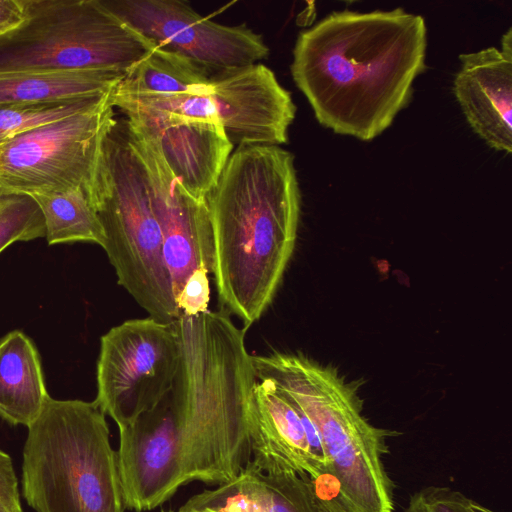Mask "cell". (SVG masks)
<instances>
[{
    "mask_svg": "<svg viewBox=\"0 0 512 512\" xmlns=\"http://www.w3.org/2000/svg\"><path fill=\"white\" fill-rule=\"evenodd\" d=\"M426 48L421 15L336 11L299 33L291 74L321 125L370 141L409 105Z\"/></svg>",
    "mask_w": 512,
    "mask_h": 512,
    "instance_id": "6da1fadb",
    "label": "cell"
},
{
    "mask_svg": "<svg viewBox=\"0 0 512 512\" xmlns=\"http://www.w3.org/2000/svg\"><path fill=\"white\" fill-rule=\"evenodd\" d=\"M206 203L219 301L249 327L272 302L295 248L301 194L294 156L276 145L236 147Z\"/></svg>",
    "mask_w": 512,
    "mask_h": 512,
    "instance_id": "7a4b0ae2",
    "label": "cell"
},
{
    "mask_svg": "<svg viewBox=\"0 0 512 512\" xmlns=\"http://www.w3.org/2000/svg\"><path fill=\"white\" fill-rule=\"evenodd\" d=\"M180 361L171 396L187 482L223 484L250 462L248 408L256 383L245 329L224 312L176 321Z\"/></svg>",
    "mask_w": 512,
    "mask_h": 512,
    "instance_id": "3957f363",
    "label": "cell"
},
{
    "mask_svg": "<svg viewBox=\"0 0 512 512\" xmlns=\"http://www.w3.org/2000/svg\"><path fill=\"white\" fill-rule=\"evenodd\" d=\"M255 376L276 385L315 428L327 464L328 512H394L383 462L392 431L362 413L356 387L336 369L302 354L251 355Z\"/></svg>",
    "mask_w": 512,
    "mask_h": 512,
    "instance_id": "277c9868",
    "label": "cell"
},
{
    "mask_svg": "<svg viewBox=\"0 0 512 512\" xmlns=\"http://www.w3.org/2000/svg\"><path fill=\"white\" fill-rule=\"evenodd\" d=\"M88 199L118 283L150 317L177 321L152 179L126 118H115L103 137Z\"/></svg>",
    "mask_w": 512,
    "mask_h": 512,
    "instance_id": "5b68a950",
    "label": "cell"
},
{
    "mask_svg": "<svg viewBox=\"0 0 512 512\" xmlns=\"http://www.w3.org/2000/svg\"><path fill=\"white\" fill-rule=\"evenodd\" d=\"M27 428L21 485L35 512H124L117 451L94 401L50 397Z\"/></svg>",
    "mask_w": 512,
    "mask_h": 512,
    "instance_id": "8992f818",
    "label": "cell"
},
{
    "mask_svg": "<svg viewBox=\"0 0 512 512\" xmlns=\"http://www.w3.org/2000/svg\"><path fill=\"white\" fill-rule=\"evenodd\" d=\"M22 22L0 34V74L128 72L156 47L102 0H20Z\"/></svg>",
    "mask_w": 512,
    "mask_h": 512,
    "instance_id": "52a82bcc",
    "label": "cell"
},
{
    "mask_svg": "<svg viewBox=\"0 0 512 512\" xmlns=\"http://www.w3.org/2000/svg\"><path fill=\"white\" fill-rule=\"evenodd\" d=\"M101 105L22 132L0 144V193L89 196L103 137L115 120ZM89 200V199H88Z\"/></svg>",
    "mask_w": 512,
    "mask_h": 512,
    "instance_id": "ba28073f",
    "label": "cell"
},
{
    "mask_svg": "<svg viewBox=\"0 0 512 512\" xmlns=\"http://www.w3.org/2000/svg\"><path fill=\"white\" fill-rule=\"evenodd\" d=\"M179 361L176 321L127 320L101 337L94 402L125 428L171 390Z\"/></svg>",
    "mask_w": 512,
    "mask_h": 512,
    "instance_id": "9c48e42d",
    "label": "cell"
},
{
    "mask_svg": "<svg viewBox=\"0 0 512 512\" xmlns=\"http://www.w3.org/2000/svg\"><path fill=\"white\" fill-rule=\"evenodd\" d=\"M123 22L155 46L212 70L257 64L269 55L262 35L245 24L207 19L181 0H102Z\"/></svg>",
    "mask_w": 512,
    "mask_h": 512,
    "instance_id": "30bf717a",
    "label": "cell"
},
{
    "mask_svg": "<svg viewBox=\"0 0 512 512\" xmlns=\"http://www.w3.org/2000/svg\"><path fill=\"white\" fill-rule=\"evenodd\" d=\"M117 464L124 506L151 510L188 483L171 392L119 429Z\"/></svg>",
    "mask_w": 512,
    "mask_h": 512,
    "instance_id": "8fae6325",
    "label": "cell"
},
{
    "mask_svg": "<svg viewBox=\"0 0 512 512\" xmlns=\"http://www.w3.org/2000/svg\"><path fill=\"white\" fill-rule=\"evenodd\" d=\"M250 464L269 473L306 475L320 502L329 496L327 464L307 417L269 380H256L248 415Z\"/></svg>",
    "mask_w": 512,
    "mask_h": 512,
    "instance_id": "7c38bea8",
    "label": "cell"
},
{
    "mask_svg": "<svg viewBox=\"0 0 512 512\" xmlns=\"http://www.w3.org/2000/svg\"><path fill=\"white\" fill-rule=\"evenodd\" d=\"M131 130L152 143L174 176L196 198L206 199L226 165L233 145L218 120L112 101Z\"/></svg>",
    "mask_w": 512,
    "mask_h": 512,
    "instance_id": "4fadbf2b",
    "label": "cell"
},
{
    "mask_svg": "<svg viewBox=\"0 0 512 512\" xmlns=\"http://www.w3.org/2000/svg\"><path fill=\"white\" fill-rule=\"evenodd\" d=\"M207 95L233 147L279 146L288 141L296 106L289 91L265 65L214 71Z\"/></svg>",
    "mask_w": 512,
    "mask_h": 512,
    "instance_id": "5bb4252c",
    "label": "cell"
},
{
    "mask_svg": "<svg viewBox=\"0 0 512 512\" xmlns=\"http://www.w3.org/2000/svg\"><path fill=\"white\" fill-rule=\"evenodd\" d=\"M132 133L152 179L163 253L176 299L195 270L204 268L213 274L214 244L209 209L206 199L196 198L186 190L152 143Z\"/></svg>",
    "mask_w": 512,
    "mask_h": 512,
    "instance_id": "9a60e30c",
    "label": "cell"
},
{
    "mask_svg": "<svg viewBox=\"0 0 512 512\" xmlns=\"http://www.w3.org/2000/svg\"><path fill=\"white\" fill-rule=\"evenodd\" d=\"M454 94L474 132L494 150L512 152V28L500 48L459 56Z\"/></svg>",
    "mask_w": 512,
    "mask_h": 512,
    "instance_id": "2e32d148",
    "label": "cell"
},
{
    "mask_svg": "<svg viewBox=\"0 0 512 512\" xmlns=\"http://www.w3.org/2000/svg\"><path fill=\"white\" fill-rule=\"evenodd\" d=\"M184 510L323 512L306 475L263 472L250 463L232 480L191 497Z\"/></svg>",
    "mask_w": 512,
    "mask_h": 512,
    "instance_id": "e0dca14e",
    "label": "cell"
},
{
    "mask_svg": "<svg viewBox=\"0 0 512 512\" xmlns=\"http://www.w3.org/2000/svg\"><path fill=\"white\" fill-rule=\"evenodd\" d=\"M50 398L33 341L19 330L0 339V417L28 427Z\"/></svg>",
    "mask_w": 512,
    "mask_h": 512,
    "instance_id": "ac0fdd59",
    "label": "cell"
},
{
    "mask_svg": "<svg viewBox=\"0 0 512 512\" xmlns=\"http://www.w3.org/2000/svg\"><path fill=\"white\" fill-rule=\"evenodd\" d=\"M208 67L177 53L155 47L114 87L123 96H150L188 93L207 95L213 72Z\"/></svg>",
    "mask_w": 512,
    "mask_h": 512,
    "instance_id": "d6986e66",
    "label": "cell"
},
{
    "mask_svg": "<svg viewBox=\"0 0 512 512\" xmlns=\"http://www.w3.org/2000/svg\"><path fill=\"white\" fill-rule=\"evenodd\" d=\"M124 75L115 71L0 74V105L49 102L107 92Z\"/></svg>",
    "mask_w": 512,
    "mask_h": 512,
    "instance_id": "ffe728a7",
    "label": "cell"
},
{
    "mask_svg": "<svg viewBox=\"0 0 512 512\" xmlns=\"http://www.w3.org/2000/svg\"><path fill=\"white\" fill-rule=\"evenodd\" d=\"M33 198L42 212L49 245L84 241L103 248L104 230L84 191Z\"/></svg>",
    "mask_w": 512,
    "mask_h": 512,
    "instance_id": "44dd1931",
    "label": "cell"
},
{
    "mask_svg": "<svg viewBox=\"0 0 512 512\" xmlns=\"http://www.w3.org/2000/svg\"><path fill=\"white\" fill-rule=\"evenodd\" d=\"M113 89L57 101L0 105V144L37 126L93 109L107 101Z\"/></svg>",
    "mask_w": 512,
    "mask_h": 512,
    "instance_id": "7402d4cb",
    "label": "cell"
},
{
    "mask_svg": "<svg viewBox=\"0 0 512 512\" xmlns=\"http://www.w3.org/2000/svg\"><path fill=\"white\" fill-rule=\"evenodd\" d=\"M46 234L42 212L33 197L0 193V253L17 241Z\"/></svg>",
    "mask_w": 512,
    "mask_h": 512,
    "instance_id": "603a6c76",
    "label": "cell"
},
{
    "mask_svg": "<svg viewBox=\"0 0 512 512\" xmlns=\"http://www.w3.org/2000/svg\"><path fill=\"white\" fill-rule=\"evenodd\" d=\"M403 512H495L447 486H426L409 497Z\"/></svg>",
    "mask_w": 512,
    "mask_h": 512,
    "instance_id": "cb8c5ba5",
    "label": "cell"
},
{
    "mask_svg": "<svg viewBox=\"0 0 512 512\" xmlns=\"http://www.w3.org/2000/svg\"><path fill=\"white\" fill-rule=\"evenodd\" d=\"M208 272L204 268L195 270L176 298L181 316H197L208 311L210 287Z\"/></svg>",
    "mask_w": 512,
    "mask_h": 512,
    "instance_id": "d4e9b609",
    "label": "cell"
},
{
    "mask_svg": "<svg viewBox=\"0 0 512 512\" xmlns=\"http://www.w3.org/2000/svg\"><path fill=\"white\" fill-rule=\"evenodd\" d=\"M0 512H22L18 479L11 457L0 450Z\"/></svg>",
    "mask_w": 512,
    "mask_h": 512,
    "instance_id": "484cf974",
    "label": "cell"
},
{
    "mask_svg": "<svg viewBox=\"0 0 512 512\" xmlns=\"http://www.w3.org/2000/svg\"><path fill=\"white\" fill-rule=\"evenodd\" d=\"M23 20L20 0H0V34L19 25Z\"/></svg>",
    "mask_w": 512,
    "mask_h": 512,
    "instance_id": "4316f807",
    "label": "cell"
},
{
    "mask_svg": "<svg viewBox=\"0 0 512 512\" xmlns=\"http://www.w3.org/2000/svg\"><path fill=\"white\" fill-rule=\"evenodd\" d=\"M168 512H175V511H168ZM176 512H199V511H196V510H184V509H179L178 511Z\"/></svg>",
    "mask_w": 512,
    "mask_h": 512,
    "instance_id": "83f0119b",
    "label": "cell"
},
{
    "mask_svg": "<svg viewBox=\"0 0 512 512\" xmlns=\"http://www.w3.org/2000/svg\"><path fill=\"white\" fill-rule=\"evenodd\" d=\"M196 511H199V512H213V511H208V510H196Z\"/></svg>",
    "mask_w": 512,
    "mask_h": 512,
    "instance_id": "f1b7e54d",
    "label": "cell"
},
{
    "mask_svg": "<svg viewBox=\"0 0 512 512\" xmlns=\"http://www.w3.org/2000/svg\"><path fill=\"white\" fill-rule=\"evenodd\" d=\"M322 509H323V512H328V511H326L323 507H322Z\"/></svg>",
    "mask_w": 512,
    "mask_h": 512,
    "instance_id": "f546056e",
    "label": "cell"
}]
</instances>
